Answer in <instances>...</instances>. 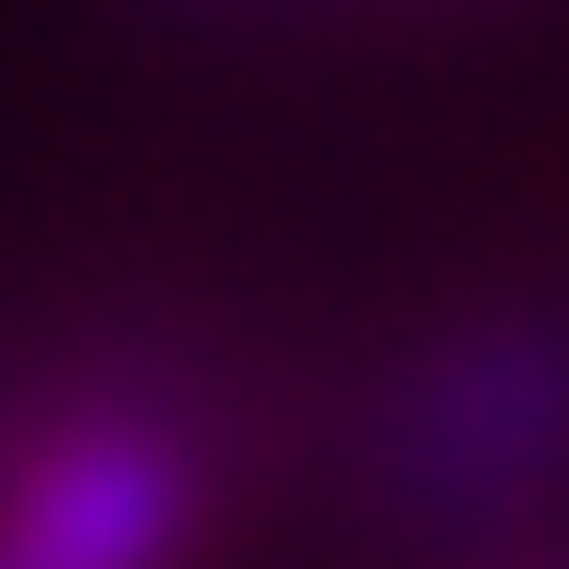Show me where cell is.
<instances>
[{"mask_svg":"<svg viewBox=\"0 0 569 569\" xmlns=\"http://www.w3.org/2000/svg\"><path fill=\"white\" fill-rule=\"evenodd\" d=\"M569 485V316H472L400 363L376 497L412 533H509Z\"/></svg>","mask_w":569,"mask_h":569,"instance_id":"6da1fadb","label":"cell"},{"mask_svg":"<svg viewBox=\"0 0 569 569\" xmlns=\"http://www.w3.org/2000/svg\"><path fill=\"white\" fill-rule=\"evenodd\" d=\"M194 521L207 425L158 376H110L49 437L0 449V569H170Z\"/></svg>","mask_w":569,"mask_h":569,"instance_id":"7a4b0ae2","label":"cell"},{"mask_svg":"<svg viewBox=\"0 0 569 569\" xmlns=\"http://www.w3.org/2000/svg\"><path fill=\"white\" fill-rule=\"evenodd\" d=\"M0 449H12V437H0Z\"/></svg>","mask_w":569,"mask_h":569,"instance_id":"3957f363","label":"cell"}]
</instances>
